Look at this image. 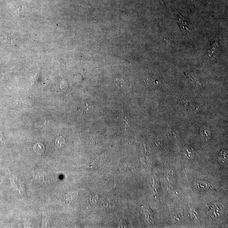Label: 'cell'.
Segmentation results:
<instances>
[{
	"mask_svg": "<svg viewBox=\"0 0 228 228\" xmlns=\"http://www.w3.org/2000/svg\"><path fill=\"white\" fill-rule=\"evenodd\" d=\"M176 13L178 17L181 31L185 35L190 36V35L191 33L192 29V26L191 22L181 15L180 13H179V12L176 10Z\"/></svg>",
	"mask_w": 228,
	"mask_h": 228,
	"instance_id": "6da1fadb",
	"label": "cell"
},
{
	"mask_svg": "<svg viewBox=\"0 0 228 228\" xmlns=\"http://www.w3.org/2000/svg\"><path fill=\"white\" fill-rule=\"evenodd\" d=\"M167 131L169 137L172 138L173 140H176L177 137V131L173 123H169L168 125Z\"/></svg>",
	"mask_w": 228,
	"mask_h": 228,
	"instance_id": "7a4b0ae2",
	"label": "cell"
},
{
	"mask_svg": "<svg viewBox=\"0 0 228 228\" xmlns=\"http://www.w3.org/2000/svg\"><path fill=\"white\" fill-rule=\"evenodd\" d=\"M33 151L38 155H42L44 153L45 147L41 143H37L33 147Z\"/></svg>",
	"mask_w": 228,
	"mask_h": 228,
	"instance_id": "3957f363",
	"label": "cell"
},
{
	"mask_svg": "<svg viewBox=\"0 0 228 228\" xmlns=\"http://www.w3.org/2000/svg\"><path fill=\"white\" fill-rule=\"evenodd\" d=\"M65 142H66V140H65V138L62 136L61 135H60V137L56 138L55 144L57 148H60L62 145L64 144Z\"/></svg>",
	"mask_w": 228,
	"mask_h": 228,
	"instance_id": "277c9868",
	"label": "cell"
}]
</instances>
